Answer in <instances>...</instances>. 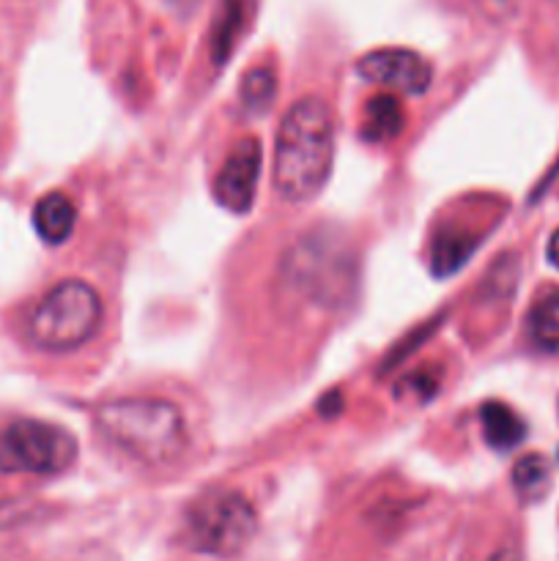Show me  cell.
I'll return each mask as SVG.
<instances>
[{
  "instance_id": "d6986e66",
  "label": "cell",
  "mask_w": 559,
  "mask_h": 561,
  "mask_svg": "<svg viewBox=\"0 0 559 561\" xmlns=\"http://www.w3.org/2000/svg\"><path fill=\"white\" fill-rule=\"evenodd\" d=\"M491 561H521V559H518V551H513V548H502V551L493 553Z\"/></svg>"
},
{
  "instance_id": "277c9868",
  "label": "cell",
  "mask_w": 559,
  "mask_h": 561,
  "mask_svg": "<svg viewBox=\"0 0 559 561\" xmlns=\"http://www.w3.org/2000/svg\"><path fill=\"white\" fill-rule=\"evenodd\" d=\"M102 327V299L82 279L55 285L27 318V337L42 351H75Z\"/></svg>"
},
{
  "instance_id": "9c48e42d",
  "label": "cell",
  "mask_w": 559,
  "mask_h": 561,
  "mask_svg": "<svg viewBox=\"0 0 559 561\" xmlns=\"http://www.w3.org/2000/svg\"><path fill=\"white\" fill-rule=\"evenodd\" d=\"M77 222L75 203L60 192H49L33 208V228L47 244H64Z\"/></svg>"
},
{
  "instance_id": "2e32d148",
  "label": "cell",
  "mask_w": 559,
  "mask_h": 561,
  "mask_svg": "<svg viewBox=\"0 0 559 561\" xmlns=\"http://www.w3.org/2000/svg\"><path fill=\"white\" fill-rule=\"evenodd\" d=\"M274 93H277V77L269 66L250 69L241 80V104L250 113H266L269 104L274 102Z\"/></svg>"
},
{
  "instance_id": "7c38bea8",
  "label": "cell",
  "mask_w": 559,
  "mask_h": 561,
  "mask_svg": "<svg viewBox=\"0 0 559 561\" xmlns=\"http://www.w3.org/2000/svg\"><path fill=\"white\" fill-rule=\"evenodd\" d=\"M406 124L403 107L392 93H378L365 104V118H362V137L370 142L392 140L400 135Z\"/></svg>"
},
{
  "instance_id": "30bf717a",
  "label": "cell",
  "mask_w": 559,
  "mask_h": 561,
  "mask_svg": "<svg viewBox=\"0 0 559 561\" xmlns=\"http://www.w3.org/2000/svg\"><path fill=\"white\" fill-rule=\"evenodd\" d=\"M480 422L482 436H486V442L497 453H510V449H515L526 438V422L510 405L499 403V400L482 403Z\"/></svg>"
},
{
  "instance_id": "5b68a950",
  "label": "cell",
  "mask_w": 559,
  "mask_h": 561,
  "mask_svg": "<svg viewBox=\"0 0 559 561\" xmlns=\"http://www.w3.org/2000/svg\"><path fill=\"white\" fill-rule=\"evenodd\" d=\"M255 531V507L233 491H217L197 499L184 520V535L192 551L219 559L244 551Z\"/></svg>"
},
{
  "instance_id": "7a4b0ae2",
  "label": "cell",
  "mask_w": 559,
  "mask_h": 561,
  "mask_svg": "<svg viewBox=\"0 0 559 561\" xmlns=\"http://www.w3.org/2000/svg\"><path fill=\"white\" fill-rule=\"evenodd\" d=\"M334 159V121L318 96L285 113L274 146V190L288 203H307L323 190Z\"/></svg>"
},
{
  "instance_id": "8992f818",
  "label": "cell",
  "mask_w": 559,
  "mask_h": 561,
  "mask_svg": "<svg viewBox=\"0 0 559 561\" xmlns=\"http://www.w3.org/2000/svg\"><path fill=\"white\" fill-rule=\"evenodd\" d=\"M75 458V436L49 422L16 420L0 431V471L5 474H60Z\"/></svg>"
},
{
  "instance_id": "6da1fadb",
  "label": "cell",
  "mask_w": 559,
  "mask_h": 561,
  "mask_svg": "<svg viewBox=\"0 0 559 561\" xmlns=\"http://www.w3.org/2000/svg\"><path fill=\"white\" fill-rule=\"evenodd\" d=\"M360 266L349 239L332 228L299 236L280 261V288L290 305L312 312H340L354 301Z\"/></svg>"
},
{
  "instance_id": "8fae6325",
  "label": "cell",
  "mask_w": 559,
  "mask_h": 561,
  "mask_svg": "<svg viewBox=\"0 0 559 561\" xmlns=\"http://www.w3.org/2000/svg\"><path fill=\"white\" fill-rule=\"evenodd\" d=\"M475 247L477 239L471 233H466V230H438L431 247V272L442 279L449 277L458 268H464V263L469 261Z\"/></svg>"
},
{
  "instance_id": "52a82bcc",
  "label": "cell",
  "mask_w": 559,
  "mask_h": 561,
  "mask_svg": "<svg viewBox=\"0 0 559 561\" xmlns=\"http://www.w3.org/2000/svg\"><path fill=\"white\" fill-rule=\"evenodd\" d=\"M362 80L376 82L400 93H425L433 80V69L414 49H373L356 64Z\"/></svg>"
},
{
  "instance_id": "9a60e30c",
  "label": "cell",
  "mask_w": 559,
  "mask_h": 561,
  "mask_svg": "<svg viewBox=\"0 0 559 561\" xmlns=\"http://www.w3.org/2000/svg\"><path fill=\"white\" fill-rule=\"evenodd\" d=\"M532 343L543 351H559V290H548L529 312Z\"/></svg>"
},
{
  "instance_id": "5bb4252c",
  "label": "cell",
  "mask_w": 559,
  "mask_h": 561,
  "mask_svg": "<svg viewBox=\"0 0 559 561\" xmlns=\"http://www.w3.org/2000/svg\"><path fill=\"white\" fill-rule=\"evenodd\" d=\"M513 488L524 502H540L551 491V466H548V460L537 453L515 460Z\"/></svg>"
},
{
  "instance_id": "ba28073f",
  "label": "cell",
  "mask_w": 559,
  "mask_h": 561,
  "mask_svg": "<svg viewBox=\"0 0 559 561\" xmlns=\"http://www.w3.org/2000/svg\"><path fill=\"white\" fill-rule=\"evenodd\" d=\"M261 142L255 137H241L228 153L214 181V197L233 214H247L255 203L258 175H261Z\"/></svg>"
},
{
  "instance_id": "ac0fdd59",
  "label": "cell",
  "mask_w": 559,
  "mask_h": 561,
  "mask_svg": "<svg viewBox=\"0 0 559 561\" xmlns=\"http://www.w3.org/2000/svg\"><path fill=\"white\" fill-rule=\"evenodd\" d=\"M548 261H551V266L559 268V228L554 230V236L548 239V250H546Z\"/></svg>"
},
{
  "instance_id": "e0dca14e",
  "label": "cell",
  "mask_w": 559,
  "mask_h": 561,
  "mask_svg": "<svg viewBox=\"0 0 559 561\" xmlns=\"http://www.w3.org/2000/svg\"><path fill=\"white\" fill-rule=\"evenodd\" d=\"M436 389H438L436 376H433V373L425 367V370H417L414 376H406L403 381L395 387V394H398V398H406V394H409V398L427 400L436 394Z\"/></svg>"
},
{
  "instance_id": "3957f363",
  "label": "cell",
  "mask_w": 559,
  "mask_h": 561,
  "mask_svg": "<svg viewBox=\"0 0 559 561\" xmlns=\"http://www.w3.org/2000/svg\"><path fill=\"white\" fill-rule=\"evenodd\" d=\"M96 425L107 442L148 466L170 463L186 447L184 416L168 400H113L96 411Z\"/></svg>"
},
{
  "instance_id": "4fadbf2b",
  "label": "cell",
  "mask_w": 559,
  "mask_h": 561,
  "mask_svg": "<svg viewBox=\"0 0 559 561\" xmlns=\"http://www.w3.org/2000/svg\"><path fill=\"white\" fill-rule=\"evenodd\" d=\"M247 20V0H223L217 20L212 25V60L223 66L230 58L233 47L239 44Z\"/></svg>"
}]
</instances>
